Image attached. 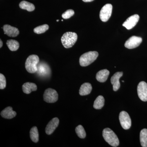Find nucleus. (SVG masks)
Wrapping results in <instances>:
<instances>
[{
  "label": "nucleus",
  "mask_w": 147,
  "mask_h": 147,
  "mask_svg": "<svg viewBox=\"0 0 147 147\" xmlns=\"http://www.w3.org/2000/svg\"><path fill=\"white\" fill-rule=\"evenodd\" d=\"M102 136L105 141L112 146L116 147L119 146V141L118 138L110 129H104L102 131Z\"/></svg>",
  "instance_id": "1"
},
{
  "label": "nucleus",
  "mask_w": 147,
  "mask_h": 147,
  "mask_svg": "<svg viewBox=\"0 0 147 147\" xmlns=\"http://www.w3.org/2000/svg\"><path fill=\"white\" fill-rule=\"evenodd\" d=\"M78 36L76 33L67 32L64 34L61 38V41L66 48L71 47L77 41Z\"/></svg>",
  "instance_id": "2"
},
{
  "label": "nucleus",
  "mask_w": 147,
  "mask_h": 147,
  "mask_svg": "<svg viewBox=\"0 0 147 147\" xmlns=\"http://www.w3.org/2000/svg\"><path fill=\"white\" fill-rule=\"evenodd\" d=\"M98 54L96 51H90L84 53L79 59V63L82 67L90 65L97 59Z\"/></svg>",
  "instance_id": "3"
},
{
  "label": "nucleus",
  "mask_w": 147,
  "mask_h": 147,
  "mask_svg": "<svg viewBox=\"0 0 147 147\" xmlns=\"http://www.w3.org/2000/svg\"><path fill=\"white\" fill-rule=\"evenodd\" d=\"M39 62V59L36 55H31L27 58L25 63V67L28 72L34 73L37 70V65Z\"/></svg>",
  "instance_id": "4"
},
{
  "label": "nucleus",
  "mask_w": 147,
  "mask_h": 147,
  "mask_svg": "<svg viewBox=\"0 0 147 147\" xmlns=\"http://www.w3.org/2000/svg\"><path fill=\"white\" fill-rule=\"evenodd\" d=\"M43 98L45 102L48 103H54L57 101L58 94L55 90L48 88L45 90L43 94Z\"/></svg>",
  "instance_id": "5"
},
{
  "label": "nucleus",
  "mask_w": 147,
  "mask_h": 147,
  "mask_svg": "<svg viewBox=\"0 0 147 147\" xmlns=\"http://www.w3.org/2000/svg\"><path fill=\"white\" fill-rule=\"evenodd\" d=\"M120 123L122 127L124 129H128L131 126V120L128 113L125 111H122L119 116Z\"/></svg>",
  "instance_id": "6"
},
{
  "label": "nucleus",
  "mask_w": 147,
  "mask_h": 147,
  "mask_svg": "<svg viewBox=\"0 0 147 147\" xmlns=\"http://www.w3.org/2000/svg\"><path fill=\"white\" fill-rule=\"evenodd\" d=\"M113 6L110 4L105 5L101 9L100 12V18L103 22L109 20L112 14Z\"/></svg>",
  "instance_id": "7"
},
{
  "label": "nucleus",
  "mask_w": 147,
  "mask_h": 147,
  "mask_svg": "<svg viewBox=\"0 0 147 147\" xmlns=\"http://www.w3.org/2000/svg\"><path fill=\"white\" fill-rule=\"evenodd\" d=\"M138 96L141 100L147 101V84L144 82H141L137 87Z\"/></svg>",
  "instance_id": "8"
},
{
  "label": "nucleus",
  "mask_w": 147,
  "mask_h": 147,
  "mask_svg": "<svg viewBox=\"0 0 147 147\" xmlns=\"http://www.w3.org/2000/svg\"><path fill=\"white\" fill-rule=\"evenodd\" d=\"M142 41V38L136 36H132L125 42V46L129 49H134L139 46Z\"/></svg>",
  "instance_id": "9"
},
{
  "label": "nucleus",
  "mask_w": 147,
  "mask_h": 147,
  "mask_svg": "<svg viewBox=\"0 0 147 147\" xmlns=\"http://www.w3.org/2000/svg\"><path fill=\"white\" fill-rule=\"evenodd\" d=\"M37 73L40 76H47L50 75L51 70L49 66L44 62H40L37 65Z\"/></svg>",
  "instance_id": "10"
},
{
  "label": "nucleus",
  "mask_w": 147,
  "mask_h": 147,
  "mask_svg": "<svg viewBox=\"0 0 147 147\" xmlns=\"http://www.w3.org/2000/svg\"><path fill=\"white\" fill-rule=\"evenodd\" d=\"M139 19V16L138 14H134L129 17L124 22L123 26L125 27L127 30H131L134 28L138 23Z\"/></svg>",
  "instance_id": "11"
},
{
  "label": "nucleus",
  "mask_w": 147,
  "mask_h": 147,
  "mask_svg": "<svg viewBox=\"0 0 147 147\" xmlns=\"http://www.w3.org/2000/svg\"><path fill=\"white\" fill-rule=\"evenodd\" d=\"M59 120L57 118H54L52 119L47 124L45 128V132L47 135H50L54 132L59 125Z\"/></svg>",
  "instance_id": "12"
},
{
  "label": "nucleus",
  "mask_w": 147,
  "mask_h": 147,
  "mask_svg": "<svg viewBox=\"0 0 147 147\" xmlns=\"http://www.w3.org/2000/svg\"><path fill=\"white\" fill-rule=\"evenodd\" d=\"M123 75V72H117L112 76L111 79V83L113 85V90L117 91L120 87L119 79Z\"/></svg>",
  "instance_id": "13"
},
{
  "label": "nucleus",
  "mask_w": 147,
  "mask_h": 147,
  "mask_svg": "<svg viewBox=\"0 0 147 147\" xmlns=\"http://www.w3.org/2000/svg\"><path fill=\"white\" fill-rule=\"evenodd\" d=\"M5 34L8 36L14 37L17 36L19 34V31L18 28L15 27H12L10 25H5L3 28Z\"/></svg>",
  "instance_id": "14"
},
{
  "label": "nucleus",
  "mask_w": 147,
  "mask_h": 147,
  "mask_svg": "<svg viewBox=\"0 0 147 147\" xmlns=\"http://www.w3.org/2000/svg\"><path fill=\"white\" fill-rule=\"evenodd\" d=\"M1 115L4 118L11 119L16 116V113L15 111H13L11 107L9 106L2 111Z\"/></svg>",
  "instance_id": "15"
},
{
  "label": "nucleus",
  "mask_w": 147,
  "mask_h": 147,
  "mask_svg": "<svg viewBox=\"0 0 147 147\" xmlns=\"http://www.w3.org/2000/svg\"><path fill=\"white\" fill-rule=\"evenodd\" d=\"M110 74V71L107 69H102L97 72L96 79L98 82L103 83L106 82Z\"/></svg>",
  "instance_id": "16"
},
{
  "label": "nucleus",
  "mask_w": 147,
  "mask_h": 147,
  "mask_svg": "<svg viewBox=\"0 0 147 147\" xmlns=\"http://www.w3.org/2000/svg\"><path fill=\"white\" fill-rule=\"evenodd\" d=\"M37 89V86L34 83L27 82L22 86L23 92L26 94H29L32 92L35 91Z\"/></svg>",
  "instance_id": "17"
},
{
  "label": "nucleus",
  "mask_w": 147,
  "mask_h": 147,
  "mask_svg": "<svg viewBox=\"0 0 147 147\" xmlns=\"http://www.w3.org/2000/svg\"><path fill=\"white\" fill-rule=\"evenodd\" d=\"M92 90L91 84L85 83L82 84L79 90V94L81 96L87 95L90 94Z\"/></svg>",
  "instance_id": "18"
},
{
  "label": "nucleus",
  "mask_w": 147,
  "mask_h": 147,
  "mask_svg": "<svg viewBox=\"0 0 147 147\" xmlns=\"http://www.w3.org/2000/svg\"><path fill=\"white\" fill-rule=\"evenodd\" d=\"M19 7L22 9L26 10L28 11H33L35 9L34 4L26 1H22L19 3Z\"/></svg>",
  "instance_id": "19"
},
{
  "label": "nucleus",
  "mask_w": 147,
  "mask_h": 147,
  "mask_svg": "<svg viewBox=\"0 0 147 147\" xmlns=\"http://www.w3.org/2000/svg\"><path fill=\"white\" fill-rule=\"evenodd\" d=\"M6 44L9 49L11 51H16L19 47V42L15 40H8L7 41Z\"/></svg>",
  "instance_id": "20"
},
{
  "label": "nucleus",
  "mask_w": 147,
  "mask_h": 147,
  "mask_svg": "<svg viewBox=\"0 0 147 147\" xmlns=\"http://www.w3.org/2000/svg\"><path fill=\"white\" fill-rule=\"evenodd\" d=\"M140 140L143 147H147V129H144L141 130L140 134Z\"/></svg>",
  "instance_id": "21"
},
{
  "label": "nucleus",
  "mask_w": 147,
  "mask_h": 147,
  "mask_svg": "<svg viewBox=\"0 0 147 147\" xmlns=\"http://www.w3.org/2000/svg\"><path fill=\"white\" fill-rule=\"evenodd\" d=\"M30 137L32 142L37 143L39 140V134L36 127H32L30 131Z\"/></svg>",
  "instance_id": "22"
},
{
  "label": "nucleus",
  "mask_w": 147,
  "mask_h": 147,
  "mask_svg": "<svg viewBox=\"0 0 147 147\" xmlns=\"http://www.w3.org/2000/svg\"><path fill=\"white\" fill-rule=\"evenodd\" d=\"M105 99L102 96H99L95 100L93 107L96 109H101L104 106Z\"/></svg>",
  "instance_id": "23"
},
{
  "label": "nucleus",
  "mask_w": 147,
  "mask_h": 147,
  "mask_svg": "<svg viewBox=\"0 0 147 147\" xmlns=\"http://www.w3.org/2000/svg\"><path fill=\"white\" fill-rule=\"evenodd\" d=\"M49 28V26L47 24H44L35 28L34 32L37 34H41L47 31Z\"/></svg>",
  "instance_id": "24"
},
{
  "label": "nucleus",
  "mask_w": 147,
  "mask_h": 147,
  "mask_svg": "<svg viewBox=\"0 0 147 147\" xmlns=\"http://www.w3.org/2000/svg\"><path fill=\"white\" fill-rule=\"evenodd\" d=\"M75 131L78 137L81 139H84L86 137V131L82 125H79L76 127Z\"/></svg>",
  "instance_id": "25"
},
{
  "label": "nucleus",
  "mask_w": 147,
  "mask_h": 147,
  "mask_svg": "<svg viewBox=\"0 0 147 147\" xmlns=\"http://www.w3.org/2000/svg\"><path fill=\"white\" fill-rule=\"evenodd\" d=\"M74 14V11L72 9H68L64 13H63L62 17L65 19H69L73 16Z\"/></svg>",
  "instance_id": "26"
},
{
  "label": "nucleus",
  "mask_w": 147,
  "mask_h": 147,
  "mask_svg": "<svg viewBox=\"0 0 147 147\" xmlns=\"http://www.w3.org/2000/svg\"><path fill=\"white\" fill-rule=\"evenodd\" d=\"M6 86V82L5 76L3 74H0V89L1 90L4 89L5 88Z\"/></svg>",
  "instance_id": "27"
},
{
  "label": "nucleus",
  "mask_w": 147,
  "mask_h": 147,
  "mask_svg": "<svg viewBox=\"0 0 147 147\" xmlns=\"http://www.w3.org/2000/svg\"><path fill=\"white\" fill-rule=\"evenodd\" d=\"M84 2H90L94 0H82Z\"/></svg>",
  "instance_id": "28"
},
{
  "label": "nucleus",
  "mask_w": 147,
  "mask_h": 147,
  "mask_svg": "<svg viewBox=\"0 0 147 147\" xmlns=\"http://www.w3.org/2000/svg\"><path fill=\"white\" fill-rule=\"evenodd\" d=\"M0 48H1L2 47L3 43L2 41L1 40H0Z\"/></svg>",
  "instance_id": "29"
},
{
  "label": "nucleus",
  "mask_w": 147,
  "mask_h": 147,
  "mask_svg": "<svg viewBox=\"0 0 147 147\" xmlns=\"http://www.w3.org/2000/svg\"><path fill=\"white\" fill-rule=\"evenodd\" d=\"M57 22H59V20H57Z\"/></svg>",
  "instance_id": "30"
},
{
  "label": "nucleus",
  "mask_w": 147,
  "mask_h": 147,
  "mask_svg": "<svg viewBox=\"0 0 147 147\" xmlns=\"http://www.w3.org/2000/svg\"><path fill=\"white\" fill-rule=\"evenodd\" d=\"M122 82H124V81H122Z\"/></svg>",
  "instance_id": "31"
}]
</instances>
